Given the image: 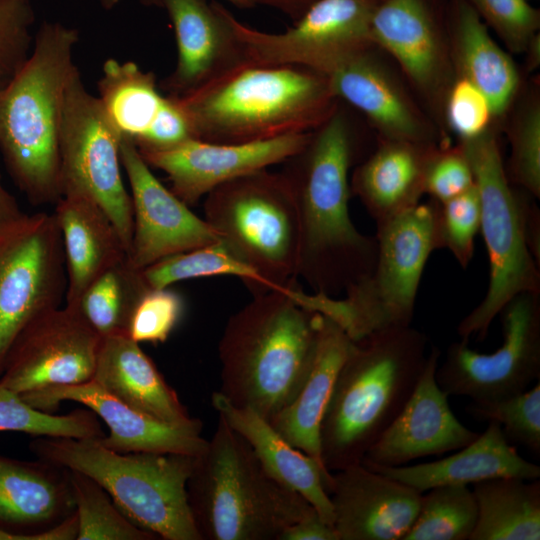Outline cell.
I'll list each match as a JSON object with an SVG mask.
<instances>
[{
	"label": "cell",
	"mask_w": 540,
	"mask_h": 540,
	"mask_svg": "<svg viewBox=\"0 0 540 540\" xmlns=\"http://www.w3.org/2000/svg\"><path fill=\"white\" fill-rule=\"evenodd\" d=\"M427 345L411 325L353 342L320 425V458L328 471L360 464L398 416L423 371Z\"/></svg>",
	"instance_id": "7a4b0ae2"
},
{
	"label": "cell",
	"mask_w": 540,
	"mask_h": 540,
	"mask_svg": "<svg viewBox=\"0 0 540 540\" xmlns=\"http://www.w3.org/2000/svg\"><path fill=\"white\" fill-rule=\"evenodd\" d=\"M35 15L29 0H0V91L27 61Z\"/></svg>",
	"instance_id": "b9f144b4"
},
{
	"label": "cell",
	"mask_w": 540,
	"mask_h": 540,
	"mask_svg": "<svg viewBox=\"0 0 540 540\" xmlns=\"http://www.w3.org/2000/svg\"><path fill=\"white\" fill-rule=\"evenodd\" d=\"M505 45L523 53L540 27V12L527 0H467Z\"/></svg>",
	"instance_id": "ee69618b"
},
{
	"label": "cell",
	"mask_w": 540,
	"mask_h": 540,
	"mask_svg": "<svg viewBox=\"0 0 540 540\" xmlns=\"http://www.w3.org/2000/svg\"><path fill=\"white\" fill-rule=\"evenodd\" d=\"M311 135L293 133L248 143L191 139L165 150L138 151L150 167L167 174L171 191L190 206L226 182L286 162Z\"/></svg>",
	"instance_id": "e0dca14e"
},
{
	"label": "cell",
	"mask_w": 540,
	"mask_h": 540,
	"mask_svg": "<svg viewBox=\"0 0 540 540\" xmlns=\"http://www.w3.org/2000/svg\"><path fill=\"white\" fill-rule=\"evenodd\" d=\"M27 215L3 185L0 173V246L20 226Z\"/></svg>",
	"instance_id": "681fc988"
},
{
	"label": "cell",
	"mask_w": 540,
	"mask_h": 540,
	"mask_svg": "<svg viewBox=\"0 0 540 540\" xmlns=\"http://www.w3.org/2000/svg\"><path fill=\"white\" fill-rule=\"evenodd\" d=\"M144 6H156L162 8V0H138Z\"/></svg>",
	"instance_id": "11a10c76"
},
{
	"label": "cell",
	"mask_w": 540,
	"mask_h": 540,
	"mask_svg": "<svg viewBox=\"0 0 540 540\" xmlns=\"http://www.w3.org/2000/svg\"><path fill=\"white\" fill-rule=\"evenodd\" d=\"M0 529L15 540H76L70 470L0 454Z\"/></svg>",
	"instance_id": "ac0fdd59"
},
{
	"label": "cell",
	"mask_w": 540,
	"mask_h": 540,
	"mask_svg": "<svg viewBox=\"0 0 540 540\" xmlns=\"http://www.w3.org/2000/svg\"><path fill=\"white\" fill-rule=\"evenodd\" d=\"M509 182L534 198L540 197V104L531 97L518 107L509 128Z\"/></svg>",
	"instance_id": "ab89813d"
},
{
	"label": "cell",
	"mask_w": 540,
	"mask_h": 540,
	"mask_svg": "<svg viewBox=\"0 0 540 540\" xmlns=\"http://www.w3.org/2000/svg\"><path fill=\"white\" fill-rule=\"evenodd\" d=\"M121 0H99L101 6L105 9V10H111L113 9L116 5L119 4Z\"/></svg>",
	"instance_id": "db71d44e"
},
{
	"label": "cell",
	"mask_w": 540,
	"mask_h": 540,
	"mask_svg": "<svg viewBox=\"0 0 540 540\" xmlns=\"http://www.w3.org/2000/svg\"><path fill=\"white\" fill-rule=\"evenodd\" d=\"M478 516L469 540H539L540 481L496 477L473 484Z\"/></svg>",
	"instance_id": "1f68e13d"
},
{
	"label": "cell",
	"mask_w": 540,
	"mask_h": 540,
	"mask_svg": "<svg viewBox=\"0 0 540 540\" xmlns=\"http://www.w3.org/2000/svg\"><path fill=\"white\" fill-rule=\"evenodd\" d=\"M376 227L378 252L372 271L344 297L317 294L316 299V312L335 320L354 341L411 325L427 260L442 249L433 199Z\"/></svg>",
	"instance_id": "ba28073f"
},
{
	"label": "cell",
	"mask_w": 540,
	"mask_h": 540,
	"mask_svg": "<svg viewBox=\"0 0 540 540\" xmlns=\"http://www.w3.org/2000/svg\"><path fill=\"white\" fill-rule=\"evenodd\" d=\"M254 3L271 7L296 22L317 0H253Z\"/></svg>",
	"instance_id": "f907efd6"
},
{
	"label": "cell",
	"mask_w": 540,
	"mask_h": 540,
	"mask_svg": "<svg viewBox=\"0 0 540 540\" xmlns=\"http://www.w3.org/2000/svg\"><path fill=\"white\" fill-rule=\"evenodd\" d=\"M436 144L381 139L355 168L351 193L359 198L376 224L416 206Z\"/></svg>",
	"instance_id": "4316f807"
},
{
	"label": "cell",
	"mask_w": 540,
	"mask_h": 540,
	"mask_svg": "<svg viewBox=\"0 0 540 540\" xmlns=\"http://www.w3.org/2000/svg\"><path fill=\"white\" fill-rule=\"evenodd\" d=\"M102 337L72 305L33 320L12 344L0 386L19 395L92 380Z\"/></svg>",
	"instance_id": "9a60e30c"
},
{
	"label": "cell",
	"mask_w": 540,
	"mask_h": 540,
	"mask_svg": "<svg viewBox=\"0 0 540 540\" xmlns=\"http://www.w3.org/2000/svg\"><path fill=\"white\" fill-rule=\"evenodd\" d=\"M523 53H526L527 69H537L540 63V35L537 33L527 44Z\"/></svg>",
	"instance_id": "816d5d0a"
},
{
	"label": "cell",
	"mask_w": 540,
	"mask_h": 540,
	"mask_svg": "<svg viewBox=\"0 0 540 540\" xmlns=\"http://www.w3.org/2000/svg\"><path fill=\"white\" fill-rule=\"evenodd\" d=\"M63 242L54 214L27 215L0 246V376L19 334L66 295Z\"/></svg>",
	"instance_id": "5bb4252c"
},
{
	"label": "cell",
	"mask_w": 540,
	"mask_h": 540,
	"mask_svg": "<svg viewBox=\"0 0 540 540\" xmlns=\"http://www.w3.org/2000/svg\"><path fill=\"white\" fill-rule=\"evenodd\" d=\"M75 512L76 540H155L157 536L134 524L92 478L70 470Z\"/></svg>",
	"instance_id": "8d00e7d4"
},
{
	"label": "cell",
	"mask_w": 540,
	"mask_h": 540,
	"mask_svg": "<svg viewBox=\"0 0 540 540\" xmlns=\"http://www.w3.org/2000/svg\"><path fill=\"white\" fill-rule=\"evenodd\" d=\"M328 495L339 540H403L422 497L361 463L332 472Z\"/></svg>",
	"instance_id": "7402d4cb"
},
{
	"label": "cell",
	"mask_w": 540,
	"mask_h": 540,
	"mask_svg": "<svg viewBox=\"0 0 540 540\" xmlns=\"http://www.w3.org/2000/svg\"><path fill=\"white\" fill-rule=\"evenodd\" d=\"M171 20L177 64L161 87L183 96L246 62L226 17V7L206 0H162Z\"/></svg>",
	"instance_id": "603a6c76"
},
{
	"label": "cell",
	"mask_w": 540,
	"mask_h": 540,
	"mask_svg": "<svg viewBox=\"0 0 540 540\" xmlns=\"http://www.w3.org/2000/svg\"><path fill=\"white\" fill-rule=\"evenodd\" d=\"M0 540H15L13 536L0 529Z\"/></svg>",
	"instance_id": "9f6ffc18"
},
{
	"label": "cell",
	"mask_w": 540,
	"mask_h": 540,
	"mask_svg": "<svg viewBox=\"0 0 540 540\" xmlns=\"http://www.w3.org/2000/svg\"><path fill=\"white\" fill-rule=\"evenodd\" d=\"M327 77L334 96L363 113L381 139L435 144L432 127L372 50L348 60Z\"/></svg>",
	"instance_id": "cb8c5ba5"
},
{
	"label": "cell",
	"mask_w": 540,
	"mask_h": 540,
	"mask_svg": "<svg viewBox=\"0 0 540 540\" xmlns=\"http://www.w3.org/2000/svg\"><path fill=\"white\" fill-rule=\"evenodd\" d=\"M278 540H339L334 527L313 511L288 526Z\"/></svg>",
	"instance_id": "c3c4849f"
},
{
	"label": "cell",
	"mask_w": 540,
	"mask_h": 540,
	"mask_svg": "<svg viewBox=\"0 0 540 540\" xmlns=\"http://www.w3.org/2000/svg\"><path fill=\"white\" fill-rule=\"evenodd\" d=\"M466 412L481 421L497 422L509 443L540 455V381L531 388L492 402H471Z\"/></svg>",
	"instance_id": "f35d334b"
},
{
	"label": "cell",
	"mask_w": 540,
	"mask_h": 540,
	"mask_svg": "<svg viewBox=\"0 0 540 540\" xmlns=\"http://www.w3.org/2000/svg\"><path fill=\"white\" fill-rule=\"evenodd\" d=\"M437 202V201H436ZM438 230L442 248L466 269L474 255L475 237L480 230L481 207L477 187L445 202H437Z\"/></svg>",
	"instance_id": "60d3db41"
},
{
	"label": "cell",
	"mask_w": 540,
	"mask_h": 540,
	"mask_svg": "<svg viewBox=\"0 0 540 540\" xmlns=\"http://www.w3.org/2000/svg\"><path fill=\"white\" fill-rule=\"evenodd\" d=\"M477 187L480 231L489 258V282L482 301L458 324L461 340L486 338L491 323L517 294L540 292L539 263L530 251L526 233L527 197L512 188L497 140L490 127L481 135L461 140Z\"/></svg>",
	"instance_id": "9c48e42d"
},
{
	"label": "cell",
	"mask_w": 540,
	"mask_h": 540,
	"mask_svg": "<svg viewBox=\"0 0 540 540\" xmlns=\"http://www.w3.org/2000/svg\"><path fill=\"white\" fill-rule=\"evenodd\" d=\"M449 14L450 56L458 76L486 95L494 117L503 115L519 90L520 75L515 63L467 0H451Z\"/></svg>",
	"instance_id": "4dcf8cb0"
},
{
	"label": "cell",
	"mask_w": 540,
	"mask_h": 540,
	"mask_svg": "<svg viewBox=\"0 0 540 540\" xmlns=\"http://www.w3.org/2000/svg\"><path fill=\"white\" fill-rule=\"evenodd\" d=\"M187 497L202 540H278L291 524L316 511L274 479L249 443L219 416L195 457Z\"/></svg>",
	"instance_id": "8992f818"
},
{
	"label": "cell",
	"mask_w": 540,
	"mask_h": 540,
	"mask_svg": "<svg viewBox=\"0 0 540 540\" xmlns=\"http://www.w3.org/2000/svg\"><path fill=\"white\" fill-rule=\"evenodd\" d=\"M371 37L399 64L421 95L435 105L451 79V56L429 0H382L374 7Z\"/></svg>",
	"instance_id": "44dd1931"
},
{
	"label": "cell",
	"mask_w": 540,
	"mask_h": 540,
	"mask_svg": "<svg viewBox=\"0 0 540 540\" xmlns=\"http://www.w3.org/2000/svg\"><path fill=\"white\" fill-rule=\"evenodd\" d=\"M121 164L131 188L133 235L128 259L134 267L144 269L220 241L205 219L160 182L128 139L121 142Z\"/></svg>",
	"instance_id": "2e32d148"
},
{
	"label": "cell",
	"mask_w": 540,
	"mask_h": 540,
	"mask_svg": "<svg viewBox=\"0 0 540 540\" xmlns=\"http://www.w3.org/2000/svg\"><path fill=\"white\" fill-rule=\"evenodd\" d=\"M98 82V99L122 139L135 141L153 121L162 103L156 77L132 61L108 58Z\"/></svg>",
	"instance_id": "d6a6232c"
},
{
	"label": "cell",
	"mask_w": 540,
	"mask_h": 540,
	"mask_svg": "<svg viewBox=\"0 0 540 540\" xmlns=\"http://www.w3.org/2000/svg\"><path fill=\"white\" fill-rule=\"evenodd\" d=\"M0 432H21L32 436L99 438L104 436L97 415L77 409L65 415L38 410L21 396L0 386Z\"/></svg>",
	"instance_id": "74e56055"
},
{
	"label": "cell",
	"mask_w": 540,
	"mask_h": 540,
	"mask_svg": "<svg viewBox=\"0 0 540 540\" xmlns=\"http://www.w3.org/2000/svg\"><path fill=\"white\" fill-rule=\"evenodd\" d=\"M122 137L77 68L65 90L59 130L61 196L84 195L112 219L129 252L133 235L131 195L121 175Z\"/></svg>",
	"instance_id": "8fae6325"
},
{
	"label": "cell",
	"mask_w": 540,
	"mask_h": 540,
	"mask_svg": "<svg viewBox=\"0 0 540 540\" xmlns=\"http://www.w3.org/2000/svg\"><path fill=\"white\" fill-rule=\"evenodd\" d=\"M143 274L152 288H165L188 279L233 276L241 279L254 295L271 292L266 280L221 241L164 258L144 268Z\"/></svg>",
	"instance_id": "e575fe53"
},
{
	"label": "cell",
	"mask_w": 540,
	"mask_h": 540,
	"mask_svg": "<svg viewBox=\"0 0 540 540\" xmlns=\"http://www.w3.org/2000/svg\"><path fill=\"white\" fill-rule=\"evenodd\" d=\"M498 315L503 341L494 352L479 353L461 339L448 346L436 370L437 383L448 396L492 402L540 379V292L517 294Z\"/></svg>",
	"instance_id": "4fadbf2b"
},
{
	"label": "cell",
	"mask_w": 540,
	"mask_h": 540,
	"mask_svg": "<svg viewBox=\"0 0 540 540\" xmlns=\"http://www.w3.org/2000/svg\"><path fill=\"white\" fill-rule=\"evenodd\" d=\"M473 185L472 169L461 146L437 147L426 167L425 194L442 203L462 194Z\"/></svg>",
	"instance_id": "bcb514c9"
},
{
	"label": "cell",
	"mask_w": 540,
	"mask_h": 540,
	"mask_svg": "<svg viewBox=\"0 0 540 540\" xmlns=\"http://www.w3.org/2000/svg\"><path fill=\"white\" fill-rule=\"evenodd\" d=\"M459 450L440 460L416 465L361 464L421 493L439 485H468L496 477L540 478V467L520 456L497 422L488 421L485 431Z\"/></svg>",
	"instance_id": "484cf974"
},
{
	"label": "cell",
	"mask_w": 540,
	"mask_h": 540,
	"mask_svg": "<svg viewBox=\"0 0 540 540\" xmlns=\"http://www.w3.org/2000/svg\"><path fill=\"white\" fill-rule=\"evenodd\" d=\"M92 381L127 406L161 422L182 425L194 420L151 358L128 335L102 338Z\"/></svg>",
	"instance_id": "83f0119b"
},
{
	"label": "cell",
	"mask_w": 540,
	"mask_h": 540,
	"mask_svg": "<svg viewBox=\"0 0 540 540\" xmlns=\"http://www.w3.org/2000/svg\"><path fill=\"white\" fill-rule=\"evenodd\" d=\"M345 114L336 109L282 172L296 203L299 224L297 277L313 293L339 297L373 269L375 236L361 233L349 213V172L358 158Z\"/></svg>",
	"instance_id": "6da1fadb"
},
{
	"label": "cell",
	"mask_w": 540,
	"mask_h": 540,
	"mask_svg": "<svg viewBox=\"0 0 540 540\" xmlns=\"http://www.w3.org/2000/svg\"><path fill=\"white\" fill-rule=\"evenodd\" d=\"M226 1L240 9H250L256 6L253 0H226Z\"/></svg>",
	"instance_id": "f5cc1de1"
},
{
	"label": "cell",
	"mask_w": 540,
	"mask_h": 540,
	"mask_svg": "<svg viewBox=\"0 0 540 540\" xmlns=\"http://www.w3.org/2000/svg\"><path fill=\"white\" fill-rule=\"evenodd\" d=\"M150 288L143 269L134 267L128 256L99 274L73 304L91 327L103 338L127 335L138 301Z\"/></svg>",
	"instance_id": "836d02e7"
},
{
	"label": "cell",
	"mask_w": 540,
	"mask_h": 540,
	"mask_svg": "<svg viewBox=\"0 0 540 540\" xmlns=\"http://www.w3.org/2000/svg\"><path fill=\"white\" fill-rule=\"evenodd\" d=\"M78 41L76 28L44 21L27 61L0 91V152L33 205L55 204L61 197L59 130Z\"/></svg>",
	"instance_id": "5b68a950"
},
{
	"label": "cell",
	"mask_w": 540,
	"mask_h": 540,
	"mask_svg": "<svg viewBox=\"0 0 540 540\" xmlns=\"http://www.w3.org/2000/svg\"><path fill=\"white\" fill-rule=\"evenodd\" d=\"M53 214L63 242L66 304H73L99 274L128 252L112 219L91 198L63 195Z\"/></svg>",
	"instance_id": "f546056e"
},
{
	"label": "cell",
	"mask_w": 540,
	"mask_h": 540,
	"mask_svg": "<svg viewBox=\"0 0 540 540\" xmlns=\"http://www.w3.org/2000/svg\"><path fill=\"white\" fill-rule=\"evenodd\" d=\"M212 405L219 416L249 443L266 471L306 499L319 516L333 526V508L328 495L332 472L322 461L288 443L257 412L233 405L218 391L212 394Z\"/></svg>",
	"instance_id": "d4e9b609"
},
{
	"label": "cell",
	"mask_w": 540,
	"mask_h": 540,
	"mask_svg": "<svg viewBox=\"0 0 540 540\" xmlns=\"http://www.w3.org/2000/svg\"><path fill=\"white\" fill-rule=\"evenodd\" d=\"M353 342L335 320L321 314L317 343L308 372L293 399L269 421L288 443L320 460L321 421Z\"/></svg>",
	"instance_id": "f1b7e54d"
},
{
	"label": "cell",
	"mask_w": 540,
	"mask_h": 540,
	"mask_svg": "<svg viewBox=\"0 0 540 540\" xmlns=\"http://www.w3.org/2000/svg\"><path fill=\"white\" fill-rule=\"evenodd\" d=\"M184 302L179 293L150 287L131 315L127 335L137 343H164L179 323Z\"/></svg>",
	"instance_id": "7bdbcfd3"
},
{
	"label": "cell",
	"mask_w": 540,
	"mask_h": 540,
	"mask_svg": "<svg viewBox=\"0 0 540 540\" xmlns=\"http://www.w3.org/2000/svg\"><path fill=\"white\" fill-rule=\"evenodd\" d=\"M449 127L461 140L475 138L490 128L494 118L486 95L468 79L457 76L444 99Z\"/></svg>",
	"instance_id": "f6af8a7d"
},
{
	"label": "cell",
	"mask_w": 540,
	"mask_h": 540,
	"mask_svg": "<svg viewBox=\"0 0 540 540\" xmlns=\"http://www.w3.org/2000/svg\"><path fill=\"white\" fill-rule=\"evenodd\" d=\"M195 138L248 143L311 132L337 109L328 77L293 65L244 62L183 96Z\"/></svg>",
	"instance_id": "3957f363"
},
{
	"label": "cell",
	"mask_w": 540,
	"mask_h": 540,
	"mask_svg": "<svg viewBox=\"0 0 540 540\" xmlns=\"http://www.w3.org/2000/svg\"><path fill=\"white\" fill-rule=\"evenodd\" d=\"M369 1H371V2H373V3H375V4H377V3L381 2L382 0H369Z\"/></svg>",
	"instance_id": "6f0895ef"
},
{
	"label": "cell",
	"mask_w": 540,
	"mask_h": 540,
	"mask_svg": "<svg viewBox=\"0 0 540 540\" xmlns=\"http://www.w3.org/2000/svg\"><path fill=\"white\" fill-rule=\"evenodd\" d=\"M440 355V350L432 345L408 401L361 463L403 466L422 457L459 450L478 437L479 433L467 428L454 415L449 396L437 383Z\"/></svg>",
	"instance_id": "d6986e66"
},
{
	"label": "cell",
	"mask_w": 540,
	"mask_h": 540,
	"mask_svg": "<svg viewBox=\"0 0 540 540\" xmlns=\"http://www.w3.org/2000/svg\"><path fill=\"white\" fill-rule=\"evenodd\" d=\"M204 214L220 241L257 271L271 292L298 297L299 224L283 173L264 169L216 187L206 195Z\"/></svg>",
	"instance_id": "30bf717a"
},
{
	"label": "cell",
	"mask_w": 540,
	"mask_h": 540,
	"mask_svg": "<svg viewBox=\"0 0 540 540\" xmlns=\"http://www.w3.org/2000/svg\"><path fill=\"white\" fill-rule=\"evenodd\" d=\"M321 314L280 292L254 298L227 321L218 345L220 390L268 422L295 396L310 367Z\"/></svg>",
	"instance_id": "277c9868"
},
{
	"label": "cell",
	"mask_w": 540,
	"mask_h": 540,
	"mask_svg": "<svg viewBox=\"0 0 540 540\" xmlns=\"http://www.w3.org/2000/svg\"><path fill=\"white\" fill-rule=\"evenodd\" d=\"M196 139L192 123L178 98L163 97L153 121L134 145L139 151L165 150Z\"/></svg>",
	"instance_id": "7dc6e473"
},
{
	"label": "cell",
	"mask_w": 540,
	"mask_h": 540,
	"mask_svg": "<svg viewBox=\"0 0 540 540\" xmlns=\"http://www.w3.org/2000/svg\"><path fill=\"white\" fill-rule=\"evenodd\" d=\"M375 5L369 0H317L281 33L252 28L227 8L225 13L246 62L301 66L329 76L375 46L371 37Z\"/></svg>",
	"instance_id": "7c38bea8"
},
{
	"label": "cell",
	"mask_w": 540,
	"mask_h": 540,
	"mask_svg": "<svg viewBox=\"0 0 540 540\" xmlns=\"http://www.w3.org/2000/svg\"><path fill=\"white\" fill-rule=\"evenodd\" d=\"M477 516L468 485L435 486L422 493L418 514L403 540H469Z\"/></svg>",
	"instance_id": "d590c367"
},
{
	"label": "cell",
	"mask_w": 540,
	"mask_h": 540,
	"mask_svg": "<svg viewBox=\"0 0 540 540\" xmlns=\"http://www.w3.org/2000/svg\"><path fill=\"white\" fill-rule=\"evenodd\" d=\"M32 407L51 413L62 401L78 402L92 410L107 425L109 435L98 438L106 448L119 453L156 452L199 455L207 441L202 422L172 425L145 415L122 403L92 380L77 385L49 387L20 395Z\"/></svg>",
	"instance_id": "ffe728a7"
},
{
	"label": "cell",
	"mask_w": 540,
	"mask_h": 540,
	"mask_svg": "<svg viewBox=\"0 0 540 540\" xmlns=\"http://www.w3.org/2000/svg\"><path fill=\"white\" fill-rule=\"evenodd\" d=\"M37 458L95 480L137 526L164 540H202L187 497L196 456L178 453H119L98 438L36 436Z\"/></svg>",
	"instance_id": "52a82bcc"
}]
</instances>
